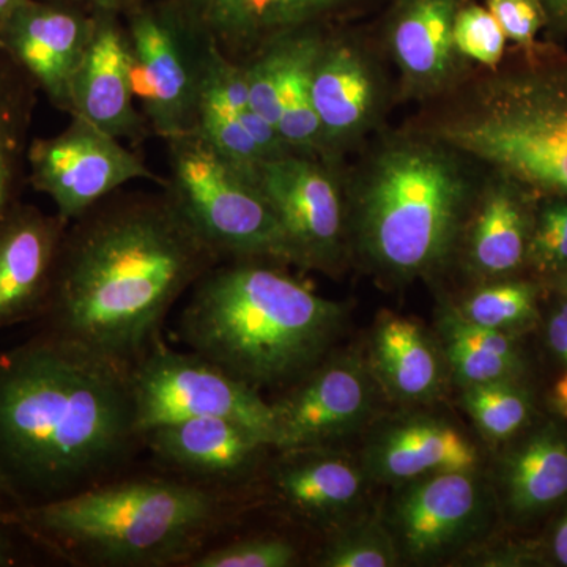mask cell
<instances>
[{
  "label": "cell",
  "instance_id": "1",
  "mask_svg": "<svg viewBox=\"0 0 567 567\" xmlns=\"http://www.w3.org/2000/svg\"><path fill=\"white\" fill-rule=\"evenodd\" d=\"M132 365L44 331L0 350V488L18 509L125 473L144 447Z\"/></svg>",
  "mask_w": 567,
  "mask_h": 567
},
{
  "label": "cell",
  "instance_id": "2",
  "mask_svg": "<svg viewBox=\"0 0 567 567\" xmlns=\"http://www.w3.org/2000/svg\"><path fill=\"white\" fill-rule=\"evenodd\" d=\"M218 262L166 188L121 189L69 223L39 331L133 364Z\"/></svg>",
  "mask_w": 567,
  "mask_h": 567
},
{
  "label": "cell",
  "instance_id": "3",
  "mask_svg": "<svg viewBox=\"0 0 567 567\" xmlns=\"http://www.w3.org/2000/svg\"><path fill=\"white\" fill-rule=\"evenodd\" d=\"M270 260H221L189 290L181 338L241 382L292 385L331 353L346 308Z\"/></svg>",
  "mask_w": 567,
  "mask_h": 567
},
{
  "label": "cell",
  "instance_id": "4",
  "mask_svg": "<svg viewBox=\"0 0 567 567\" xmlns=\"http://www.w3.org/2000/svg\"><path fill=\"white\" fill-rule=\"evenodd\" d=\"M484 173L413 126L386 134L347 175L350 244L354 237L365 262L388 278L435 274L457 254Z\"/></svg>",
  "mask_w": 567,
  "mask_h": 567
},
{
  "label": "cell",
  "instance_id": "5",
  "mask_svg": "<svg viewBox=\"0 0 567 567\" xmlns=\"http://www.w3.org/2000/svg\"><path fill=\"white\" fill-rule=\"evenodd\" d=\"M238 496L159 472L112 477L78 494L17 511L43 555L71 566H186L226 532Z\"/></svg>",
  "mask_w": 567,
  "mask_h": 567
},
{
  "label": "cell",
  "instance_id": "6",
  "mask_svg": "<svg viewBox=\"0 0 567 567\" xmlns=\"http://www.w3.org/2000/svg\"><path fill=\"white\" fill-rule=\"evenodd\" d=\"M472 74L413 128L540 197H567V61Z\"/></svg>",
  "mask_w": 567,
  "mask_h": 567
},
{
  "label": "cell",
  "instance_id": "7",
  "mask_svg": "<svg viewBox=\"0 0 567 567\" xmlns=\"http://www.w3.org/2000/svg\"><path fill=\"white\" fill-rule=\"evenodd\" d=\"M173 196L205 244L221 260L259 259L289 267V251L257 177L193 132L164 141Z\"/></svg>",
  "mask_w": 567,
  "mask_h": 567
},
{
  "label": "cell",
  "instance_id": "8",
  "mask_svg": "<svg viewBox=\"0 0 567 567\" xmlns=\"http://www.w3.org/2000/svg\"><path fill=\"white\" fill-rule=\"evenodd\" d=\"M134 412L142 439L158 425L223 417L252 429L278 450V423L260 391L203 354L153 342L132 365Z\"/></svg>",
  "mask_w": 567,
  "mask_h": 567
},
{
  "label": "cell",
  "instance_id": "9",
  "mask_svg": "<svg viewBox=\"0 0 567 567\" xmlns=\"http://www.w3.org/2000/svg\"><path fill=\"white\" fill-rule=\"evenodd\" d=\"M122 20L134 100L152 136L196 132L207 44L162 0H145Z\"/></svg>",
  "mask_w": 567,
  "mask_h": 567
},
{
  "label": "cell",
  "instance_id": "10",
  "mask_svg": "<svg viewBox=\"0 0 567 567\" xmlns=\"http://www.w3.org/2000/svg\"><path fill=\"white\" fill-rule=\"evenodd\" d=\"M257 183L281 226L290 265L331 275L350 246L347 174L339 159L282 153L265 159Z\"/></svg>",
  "mask_w": 567,
  "mask_h": 567
},
{
  "label": "cell",
  "instance_id": "11",
  "mask_svg": "<svg viewBox=\"0 0 567 567\" xmlns=\"http://www.w3.org/2000/svg\"><path fill=\"white\" fill-rule=\"evenodd\" d=\"M134 181L166 185L123 141L80 117L54 136L33 137L28 148V183L50 197L65 221Z\"/></svg>",
  "mask_w": 567,
  "mask_h": 567
},
{
  "label": "cell",
  "instance_id": "12",
  "mask_svg": "<svg viewBox=\"0 0 567 567\" xmlns=\"http://www.w3.org/2000/svg\"><path fill=\"white\" fill-rule=\"evenodd\" d=\"M393 93L371 43L328 24L312 66V99L324 156L341 162L346 152L377 132Z\"/></svg>",
  "mask_w": 567,
  "mask_h": 567
},
{
  "label": "cell",
  "instance_id": "13",
  "mask_svg": "<svg viewBox=\"0 0 567 567\" xmlns=\"http://www.w3.org/2000/svg\"><path fill=\"white\" fill-rule=\"evenodd\" d=\"M377 385L371 365L360 358L328 354L270 401L278 450L331 446L360 431L374 415Z\"/></svg>",
  "mask_w": 567,
  "mask_h": 567
},
{
  "label": "cell",
  "instance_id": "14",
  "mask_svg": "<svg viewBox=\"0 0 567 567\" xmlns=\"http://www.w3.org/2000/svg\"><path fill=\"white\" fill-rule=\"evenodd\" d=\"M487 498L475 470H446L402 484L388 528L402 558L432 561L464 546L483 527Z\"/></svg>",
  "mask_w": 567,
  "mask_h": 567
},
{
  "label": "cell",
  "instance_id": "15",
  "mask_svg": "<svg viewBox=\"0 0 567 567\" xmlns=\"http://www.w3.org/2000/svg\"><path fill=\"white\" fill-rule=\"evenodd\" d=\"M465 0H393L383 24V44L398 71L401 100L435 102L464 84L473 63L454 39Z\"/></svg>",
  "mask_w": 567,
  "mask_h": 567
},
{
  "label": "cell",
  "instance_id": "16",
  "mask_svg": "<svg viewBox=\"0 0 567 567\" xmlns=\"http://www.w3.org/2000/svg\"><path fill=\"white\" fill-rule=\"evenodd\" d=\"M144 447L159 472L234 496L276 450L252 429L223 417L158 425L145 432Z\"/></svg>",
  "mask_w": 567,
  "mask_h": 567
},
{
  "label": "cell",
  "instance_id": "17",
  "mask_svg": "<svg viewBox=\"0 0 567 567\" xmlns=\"http://www.w3.org/2000/svg\"><path fill=\"white\" fill-rule=\"evenodd\" d=\"M95 22V11L78 3L24 0L0 29V43L48 102L69 114L71 84L87 54Z\"/></svg>",
  "mask_w": 567,
  "mask_h": 567
},
{
  "label": "cell",
  "instance_id": "18",
  "mask_svg": "<svg viewBox=\"0 0 567 567\" xmlns=\"http://www.w3.org/2000/svg\"><path fill=\"white\" fill-rule=\"evenodd\" d=\"M182 24L229 61L244 63L270 41L331 24L360 0H162Z\"/></svg>",
  "mask_w": 567,
  "mask_h": 567
},
{
  "label": "cell",
  "instance_id": "19",
  "mask_svg": "<svg viewBox=\"0 0 567 567\" xmlns=\"http://www.w3.org/2000/svg\"><path fill=\"white\" fill-rule=\"evenodd\" d=\"M66 227L58 213L22 200L0 218V330L43 316Z\"/></svg>",
  "mask_w": 567,
  "mask_h": 567
},
{
  "label": "cell",
  "instance_id": "20",
  "mask_svg": "<svg viewBox=\"0 0 567 567\" xmlns=\"http://www.w3.org/2000/svg\"><path fill=\"white\" fill-rule=\"evenodd\" d=\"M539 197L516 178L486 169L457 248L470 275L494 281L527 264Z\"/></svg>",
  "mask_w": 567,
  "mask_h": 567
},
{
  "label": "cell",
  "instance_id": "21",
  "mask_svg": "<svg viewBox=\"0 0 567 567\" xmlns=\"http://www.w3.org/2000/svg\"><path fill=\"white\" fill-rule=\"evenodd\" d=\"M69 115L132 145L152 136L134 100L121 14L96 13L87 54L71 84Z\"/></svg>",
  "mask_w": 567,
  "mask_h": 567
},
{
  "label": "cell",
  "instance_id": "22",
  "mask_svg": "<svg viewBox=\"0 0 567 567\" xmlns=\"http://www.w3.org/2000/svg\"><path fill=\"white\" fill-rule=\"evenodd\" d=\"M476 446L443 417L410 415L380 425L364 447L365 476L383 484H402L446 470H475Z\"/></svg>",
  "mask_w": 567,
  "mask_h": 567
},
{
  "label": "cell",
  "instance_id": "23",
  "mask_svg": "<svg viewBox=\"0 0 567 567\" xmlns=\"http://www.w3.org/2000/svg\"><path fill=\"white\" fill-rule=\"evenodd\" d=\"M267 473L275 498L315 527L346 517L360 502L368 477L363 466L330 446L276 450Z\"/></svg>",
  "mask_w": 567,
  "mask_h": 567
},
{
  "label": "cell",
  "instance_id": "24",
  "mask_svg": "<svg viewBox=\"0 0 567 567\" xmlns=\"http://www.w3.org/2000/svg\"><path fill=\"white\" fill-rule=\"evenodd\" d=\"M327 25L286 33L254 54L270 70L278 103L276 133L287 152L324 156L322 130L312 99V66Z\"/></svg>",
  "mask_w": 567,
  "mask_h": 567
},
{
  "label": "cell",
  "instance_id": "25",
  "mask_svg": "<svg viewBox=\"0 0 567 567\" xmlns=\"http://www.w3.org/2000/svg\"><path fill=\"white\" fill-rule=\"evenodd\" d=\"M371 353L372 374L391 398L406 404H423L442 391L439 350L412 320L383 317L372 336Z\"/></svg>",
  "mask_w": 567,
  "mask_h": 567
},
{
  "label": "cell",
  "instance_id": "26",
  "mask_svg": "<svg viewBox=\"0 0 567 567\" xmlns=\"http://www.w3.org/2000/svg\"><path fill=\"white\" fill-rule=\"evenodd\" d=\"M39 87L0 51V218L21 200L28 183V148Z\"/></svg>",
  "mask_w": 567,
  "mask_h": 567
},
{
  "label": "cell",
  "instance_id": "27",
  "mask_svg": "<svg viewBox=\"0 0 567 567\" xmlns=\"http://www.w3.org/2000/svg\"><path fill=\"white\" fill-rule=\"evenodd\" d=\"M440 333L443 357L458 386L513 380L520 371V358L507 333L468 322L456 309L440 320Z\"/></svg>",
  "mask_w": 567,
  "mask_h": 567
},
{
  "label": "cell",
  "instance_id": "28",
  "mask_svg": "<svg viewBox=\"0 0 567 567\" xmlns=\"http://www.w3.org/2000/svg\"><path fill=\"white\" fill-rule=\"evenodd\" d=\"M507 502L518 514L554 505L567 495V443L544 431L507 458Z\"/></svg>",
  "mask_w": 567,
  "mask_h": 567
},
{
  "label": "cell",
  "instance_id": "29",
  "mask_svg": "<svg viewBox=\"0 0 567 567\" xmlns=\"http://www.w3.org/2000/svg\"><path fill=\"white\" fill-rule=\"evenodd\" d=\"M536 293L532 282L494 279L466 295L456 311L468 322L507 333L536 316Z\"/></svg>",
  "mask_w": 567,
  "mask_h": 567
},
{
  "label": "cell",
  "instance_id": "30",
  "mask_svg": "<svg viewBox=\"0 0 567 567\" xmlns=\"http://www.w3.org/2000/svg\"><path fill=\"white\" fill-rule=\"evenodd\" d=\"M462 406L466 415L491 440L516 435L529 415L527 395L513 385V380L481 383L462 388Z\"/></svg>",
  "mask_w": 567,
  "mask_h": 567
},
{
  "label": "cell",
  "instance_id": "31",
  "mask_svg": "<svg viewBox=\"0 0 567 567\" xmlns=\"http://www.w3.org/2000/svg\"><path fill=\"white\" fill-rule=\"evenodd\" d=\"M402 555L393 533L379 520L339 529L324 544L317 565L323 567H393Z\"/></svg>",
  "mask_w": 567,
  "mask_h": 567
},
{
  "label": "cell",
  "instance_id": "32",
  "mask_svg": "<svg viewBox=\"0 0 567 567\" xmlns=\"http://www.w3.org/2000/svg\"><path fill=\"white\" fill-rule=\"evenodd\" d=\"M300 561L292 540L276 535L237 537L213 543L194 555L185 567H290Z\"/></svg>",
  "mask_w": 567,
  "mask_h": 567
},
{
  "label": "cell",
  "instance_id": "33",
  "mask_svg": "<svg viewBox=\"0 0 567 567\" xmlns=\"http://www.w3.org/2000/svg\"><path fill=\"white\" fill-rule=\"evenodd\" d=\"M527 264L551 276L567 271V197L544 196L537 203Z\"/></svg>",
  "mask_w": 567,
  "mask_h": 567
},
{
  "label": "cell",
  "instance_id": "34",
  "mask_svg": "<svg viewBox=\"0 0 567 567\" xmlns=\"http://www.w3.org/2000/svg\"><path fill=\"white\" fill-rule=\"evenodd\" d=\"M454 39L458 52L473 63L496 70L505 58L506 35L491 11L465 0L457 11Z\"/></svg>",
  "mask_w": 567,
  "mask_h": 567
},
{
  "label": "cell",
  "instance_id": "35",
  "mask_svg": "<svg viewBox=\"0 0 567 567\" xmlns=\"http://www.w3.org/2000/svg\"><path fill=\"white\" fill-rule=\"evenodd\" d=\"M506 39L527 55L535 54L537 35L548 24L543 0H484Z\"/></svg>",
  "mask_w": 567,
  "mask_h": 567
},
{
  "label": "cell",
  "instance_id": "36",
  "mask_svg": "<svg viewBox=\"0 0 567 567\" xmlns=\"http://www.w3.org/2000/svg\"><path fill=\"white\" fill-rule=\"evenodd\" d=\"M17 511L0 488V567L32 566L44 559L18 525Z\"/></svg>",
  "mask_w": 567,
  "mask_h": 567
},
{
  "label": "cell",
  "instance_id": "37",
  "mask_svg": "<svg viewBox=\"0 0 567 567\" xmlns=\"http://www.w3.org/2000/svg\"><path fill=\"white\" fill-rule=\"evenodd\" d=\"M547 341L559 360L567 364V297L548 319Z\"/></svg>",
  "mask_w": 567,
  "mask_h": 567
},
{
  "label": "cell",
  "instance_id": "38",
  "mask_svg": "<svg viewBox=\"0 0 567 567\" xmlns=\"http://www.w3.org/2000/svg\"><path fill=\"white\" fill-rule=\"evenodd\" d=\"M63 2L78 3L85 9L96 11V13H114L123 17L126 11L134 9L145 0H63Z\"/></svg>",
  "mask_w": 567,
  "mask_h": 567
},
{
  "label": "cell",
  "instance_id": "39",
  "mask_svg": "<svg viewBox=\"0 0 567 567\" xmlns=\"http://www.w3.org/2000/svg\"><path fill=\"white\" fill-rule=\"evenodd\" d=\"M547 20L554 31L567 33V0H543Z\"/></svg>",
  "mask_w": 567,
  "mask_h": 567
},
{
  "label": "cell",
  "instance_id": "40",
  "mask_svg": "<svg viewBox=\"0 0 567 567\" xmlns=\"http://www.w3.org/2000/svg\"><path fill=\"white\" fill-rule=\"evenodd\" d=\"M554 554L563 566H567V516L563 518L557 533H555Z\"/></svg>",
  "mask_w": 567,
  "mask_h": 567
},
{
  "label": "cell",
  "instance_id": "41",
  "mask_svg": "<svg viewBox=\"0 0 567 567\" xmlns=\"http://www.w3.org/2000/svg\"><path fill=\"white\" fill-rule=\"evenodd\" d=\"M555 398H557L559 410L567 417V372L558 380L555 386Z\"/></svg>",
  "mask_w": 567,
  "mask_h": 567
},
{
  "label": "cell",
  "instance_id": "42",
  "mask_svg": "<svg viewBox=\"0 0 567 567\" xmlns=\"http://www.w3.org/2000/svg\"><path fill=\"white\" fill-rule=\"evenodd\" d=\"M24 0H0V29L3 28L13 11L21 6Z\"/></svg>",
  "mask_w": 567,
  "mask_h": 567
},
{
  "label": "cell",
  "instance_id": "43",
  "mask_svg": "<svg viewBox=\"0 0 567 567\" xmlns=\"http://www.w3.org/2000/svg\"><path fill=\"white\" fill-rule=\"evenodd\" d=\"M555 279H557L559 290H561L563 295L567 297V271H563V274L555 275Z\"/></svg>",
  "mask_w": 567,
  "mask_h": 567
},
{
  "label": "cell",
  "instance_id": "44",
  "mask_svg": "<svg viewBox=\"0 0 567 567\" xmlns=\"http://www.w3.org/2000/svg\"><path fill=\"white\" fill-rule=\"evenodd\" d=\"M0 51H2V43H0Z\"/></svg>",
  "mask_w": 567,
  "mask_h": 567
}]
</instances>
